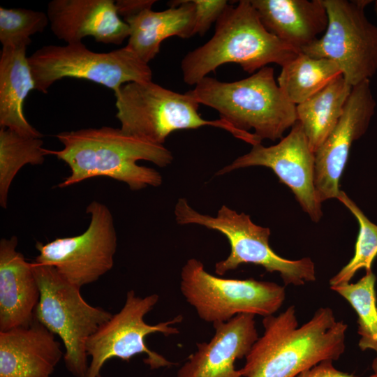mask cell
<instances>
[{"label": "cell", "mask_w": 377, "mask_h": 377, "mask_svg": "<svg viewBox=\"0 0 377 377\" xmlns=\"http://www.w3.org/2000/svg\"><path fill=\"white\" fill-rule=\"evenodd\" d=\"M263 334L240 369L242 377H295L324 360H337L346 348L348 325L330 307H320L298 326L295 306L263 317Z\"/></svg>", "instance_id": "obj_1"}, {"label": "cell", "mask_w": 377, "mask_h": 377, "mask_svg": "<svg viewBox=\"0 0 377 377\" xmlns=\"http://www.w3.org/2000/svg\"><path fill=\"white\" fill-rule=\"evenodd\" d=\"M56 137L63 149H47V154L64 161L71 170V174L58 185L59 188L98 177L124 182L134 191L148 186H158L162 183L161 174L139 165L137 161L145 160L165 167L173 159L163 145L110 126L63 131Z\"/></svg>", "instance_id": "obj_2"}, {"label": "cell", "mask_w": 377, "mask_h": 377, "mask_svg": "<svg viewBox=\"0 0 377 377\" xmlns=\"http://www.w3.org/2000/svg\"><path fill=\"white\" fill-rule=\"evenodd\" d=\"M299 52L267 30L250 0H241L228 5L212 37L185 55L181 69L184 82L195 85L225 64L253 73L269 64L283 66Z\"/></svg>", "instance_id": "obj_3"}, {"label": "cell", "mask_w": 377, "mask_h": 377, "mask_svg": "<svg viewBox=\"0 0 377 377\" xmlns=\"http://www.w3.org/2000/svg\"><path fill=\"white\" fill-rule=\"evenodd\" d=\"M199 104L216 110L220 119L261 141H275L297 121L296 105L279 87L274 68L265 66L252 75L234 82L209 76L187 91Z\"/></svg>", "instance_id": "obj_4"}, {"label": "cell", "mask_w": 377, "mask_h": 377, "mask_svg": "<svg viewBox=\"0 0 377 377\" xmlns=\"http://www.w3.org/2000/svg\"><path fill=\"white\" fill-rule=\"evenodd\" d=\"M116 117L125 133L162 145L172 132L210 126L224 129L252 146L261 143L253 133L239 131L219 119L200 116L199 103L188 92L178 93L151 81L130 82L114 94Z\"/></svg>", "instance_id": "obj_5"}, {"label": "cell", "mask_w": 377, "mask_h": 377, "mask_svg": "<svg viewBox=\"0 0 377 377\" xmlns=\"http://www.w3.org/2000/svg\"><path fill=\"white\" fill-rule=\"evenodd\" d=\"M175 215L179 224L203 226L219 231L228 239L230 253L227 258L217 262L214 267L219 276L242 264L251 263L262 266L269 273L278 272L286 286H302L316 279L315 265L310 258L292 260L276 254L269 244V228L255 224L243 212L239 214L223 205L214 217L198 212L185 198H179L175 205Z\"/></svg>", "instance_id": "obj_6"}, {"label": "cell", "mask_w": 377, "mask_h": 377, "mask_svg": "<svg viewBox=\"0 0 377 377\" xmlns=\"http://www.w3.org/2000/svg\"><path fill=\"white\" fill-rule=\"evenodd\" d=\"M33 265L40 292L35 318L62 341L68 371L75 377H86L87 342L112 314L87 302L80 288L64 279L54 267L35 262Z\"/></svg>", "instance_id": "obj_7"}, {"label": "cell", "mask_w": 377, "mask_h": 377, "mask_svg": "<svg viewBox=\"0 0 377 377\" xmlns=\"http://www.w3.org/2000/svg\"><path fill=\"white\" fill-rule=\"evenodd\" d=\"M180 290L202 320L224 323L239 314L274 315L286 299L283 286L253 279H233L214 276L195 258L181 272Z\"/></svg>", "instance_id": "obj_8"}, {"label": "cell", "mask_w": 377, "mask_h": 377, "mask_svg": "<svg viewBox=\"0 0 377 377\" xmlns=\"http://www.w3.org/2000/svg\"><path fill=\"white\" fill-rule=\"evenodd\" d=\"M35 89L46 94L55 82L65 77L84 79L116 93L124 83L152 80L148 64L127 46L96 52L82 42L65 45H46L28 57Z\"/></svg>", "instance_id": "obj_9"}, {"label": "cell", "mask_w": 377, "mask_h": 377, "mask_svg": "<svg viewBox=\"0 0 377 377\" xmlns=\"http://www.w3.org/2000/svg\"><path fill=\"white\" fill-rule=\"evenodd\" d=\"M328 23L323 35L301 52L332 60L352 87L377 72V25L365 15L369 0H323Z\"/></svg>", "instance_id": "obj_10"}, {"label": "cell", "mask_w": 377, "mask_h": 377, "mask_svg": "<svg viewBox=\"0 0 377 377\" xmlns=\"http://www.w3.org/2000/svg\"><path fill=\"white\" fill-rule=\"evenodd\" d=\"M158 299L156 294L140 297L135 295L133 290L127 292L120 311L112 315L87 342L86 351L91 362L86 377H100L101 369L108 360L119 358L129 361L142 353L147 355L143 361L151 369L173 364L163 355L150 350L145 343L146 337L154 333L166 337L179 333L175 325L182 321V315L156 325L145 321V316L154 309Z\"/></svg>", "instance_id": "obj_11"}, {"label": "cell", "mask_w": 377, "mask_h": 377, "mask_svg": "<svg viewBox=\"0 0 377 377\" xmlns=\"http://www.w3.org/2000/svg\"><path fill=\"white\" fill-rule=\"evenodd\" d=\"M86 212L91 220L82 234L36 244L39 254L34 262L54 267L64 279L80 288L98 281L112 268L117 250V234L108 207L94 200Z\"/></svg>", "instance_id": "obj_12"}, {"label": "cell", "mask_w": 377, "mask_h": 377, "mask_svg": "<svg viewBox=\"0 0 377 377\" xmlns=\"http://www.w3.org/2000/svg\"><path fill=\"white\" fill-rule=\"evenodd\" d=\"M264 166L272 169L279 182L288 186L302 209L312 221L318 222L323 216L321 202L315 187V153L311 150L299 121L279 143L264 147L261 143L231 164L218 171L223 175L236 169Z\"/></svg>", "instance_id": "obj_13"}, {"label": "cell", "mask_w": 377, "mask_h": 377, "mask_svg": "<svg viewBox=\"0 0 377 377\" xmlns=\"http://www.w3.org/2000/svg\"><path fill=\"white\" fill-rule=\"evenodd\" d=\"M376 106L370 80L353 87L339 122L315 152V187L321 202L337 198L351 146L367 131Z\"/></svg>", "instance_id": "obj_14"}, {"label": "cell", "mask_w": 377, "mask_h": 377, "mask_svg": "<svg viewBox=\"0 0 377 377\" xmlns=\"http://www.w3.org/2000/svg\"><path fill=\"white\" fill-rule=\"evenodd\" d=\"M47 15L52 33L67 44L91 36L98 43L120 45L130 34L113 0H52Z\"/></svg>", "instance_id": "obj_15"}, {"label": "cell", "mask_w": 377, "mask_h": 377, "mask_svg": "<svg viewBox=\"0 0 377 377\" xmlns=\"http://www.w3.org/2000/svg\"><path fill=\"white\" fill-rule=\"evenodd\" d=\"M254 316L239 314L214 323L212 338L196 344L195 352L179 368L177 377H242L235 362L246 357L258 339Z\"/></svg>", "instance_id": "obj_16"}, {"label": "cell", "mask_w": 377, "mask_h": 377, "mask_svg": "<svg viewBox=\"0 0 377 377\" xmlns=\"http://www.w3.org/2000/svg\"><path fill=\"white\" fill-rule=\"evenodd\" d=\"M63 355L55 334L36 318L0 332V377H50Z\"/></svg>", "instance_id": "obj_17"}, {"label": "cell", "mask_w": 377, "mask_h": 377, "mask_svg": "<svg viewBox=\"0 0 377 377\" xmlns=\"http://www.w3.org/2000/svg\"><path fill=\"white\" fill-rule=\"evenodd\" d=\"M13 236L0 241V332L29 325L40 292L33 263L16 250Z\"/></svg>", "instance_id": "obj_18"}, {"label": "cell", "mask_w": 377, "mask_h": 377, "mask_svg": "<svg viewBox=\"0 0 377 377\" xmlns=\"http://www.w3.org/2000/svg\"><path fill=\"white\" fill-rule=\"evenodd\" d=\"M154 3L123 17L130 29L126 46L147 64L159 52L165 38L194 36L195 6L192 0L170 1V8L163 11L152 10Z\"/></svg>", "instance_id": "obj_19"}, {"label": "cell", "mask_w": 377, "mask_h": 377, "mask_svg": "<svg viewBox=\"0 0 377 377\" xmlns=\"http://www.w3.org/2000/svg\"><path fill=\"white\" fill-rule=\"evenodd\" d=\"M267 30L298 52L327 29L323 0H250Z\"/></svg>", "instance_id": "obj_20"}, {"label": "cell", "mask_w": 377, "mask_h": 377, "mask_svg": "<svg viewBox=\"0 0 377 377\" xmlns=\"http://www.w3.org/2000/svg\"><path fill=\"white\" fill-rule=\"evenodd\" d=\"M27 47H2L0 53V128L32 138L43 135L27 120L23 104L35 82Z\"/></svg>", "instance_id": "obj_21"}, {"label": "cell", "mask_w": 377, "mask_h": 377, "mask_svg": "<svg viewBox=\"0 0 377 377\" xmlns=\"http://www.w3.org/2000/svg\"><path fill=\"white\" fill-rule=\"evenodd\" d=\"M352 87L339 76L325 88L296 105L300 123L311 150L315 153L342 116Z\"/></svg>", "instance_id": "obj_22"}, {"label": "cell", "mask_w": 377, "mask_h": 377, "mask_svg": "<svg viewBox=\"0 0 377 377\" xmlns=\"http://www.w3.org/2000/svg\"><path fill=\"white\" fill-rule=\"evenodd\" d=\"M342 75L332 60L315 58L302 52L281 66L277 83L287 98L297 105Z\"/></svg>", "instance_id": "obj_23"}, {"label": "cell", "mask_w": 377, "mask_h": 377, "mask_svg": "<svg viewBox=\"0 0 377 377\" xmlns=\"http://www.w3.org/2000/svg\"><path fill=\"white\" fill-rule=\"evenodd\" d=\"M41 138L26 137L0 128V205L7 206L10 184L25 165L42 164L47 155Z\"/></svg>", "instance_id": "obj_24"}, {"label": "cell", "mask_w": 377, "mask_h": 377, "mask_svg": "<svg viewBox=\"0 0 377 377\" xmlns=\"http://www.w3.org/2000/svg\"><path fill=\"white\" fill-rule=\"evenodd\" d=\"M376 280L375 274L369 271L356 283L330 286V289L343 297L357 313L360 348L373 350L377 354Z\"/></svg>", "instance_id": "obj_25"}, {"label": "cell", "mask_w": 377, "mask_h": 377, "mask_svg": "<svg viewBox=\"0 0 377 377\" xmlns=\"http://www.w3.org/2000/svg\"><path fill=\"white\" fill-rule=\"evenodd\" d=\"M354 215L359 223V232L353 257L330 281V286L350 283L355 273L364 268L371 271L377 256V225L372 223L346 193L340 190L337 198Z\"/></svg>", "instance_id": "obj_26"}, {"label": "cell", "mask_w": 377, "mask_h": 377, "mask_svg": "<svg viewBox=\"0 0 377 377\" xmlns=\"http://www.w3.org/2000/svg\"><path fill=\"white\" fill-rule=\"evenodd\" d=\"M47 13L23 8L0 7V42L2 47H26L30 36L43 32L47 26Z\"/></svg>", "instance_id": "obj_27"}, {"label": "cell", "mask_w": 377, "mask_h": 377, "mask_svg": "<svg viewBox=\"0 0 377 377\" xmlns=\"http://www.w3.org/2000/svg\"><path fill=\"white\" fill-rule=\"evenodd\" d=\"M195 6L194 35H204L228 6L226 0H192Z\"/></svg>", "instance_id": "obj_28"}, {"label": "cell", "mask_w": 377, "mask_h": 377, "mask_svg": "<svg viewBox=\"0 0 377 377\" xmlns=\"http://www.w3.org/2000/svg\"><path fill=\"white\" fill-rule=\"evenodd\" d=\"M295 377H353L352 374L337 370L332 364V360H324L304 371ZM368 377H377L374 374Z\"/></svg>", "instance_id": "obj_29"}, {"label": "cell", "mask_w": 377, "mask_h": 377, "mask_svg": "<svg viewBox=\"0 0 377 377\" xmlns=\"http://www.w3.org/2000/svg\"><path fill=\"white\" fill-rule=\"evenodd\" d=\"M371 367L374 373L377 374V355L376 357L374 360Z\"/></svg>", "instance_id": "obj_30"}, {"label": "cell", "mask_w": 377, "mask_h": 377, "mask_svg": "<svg viewBox=\"0 0 377 377\" xmlns=\"http://www.w3.org/2000/svg\"><path fill=\"white\" fill-rule=\"evenodd\" d=\"M374 3H375V10H376V14H377V0L375 1Z\"/></svg>", "instance_id": "obj_31"}]
</instances>
